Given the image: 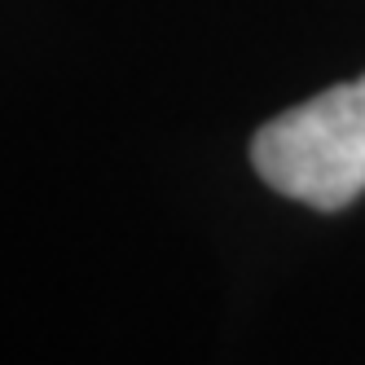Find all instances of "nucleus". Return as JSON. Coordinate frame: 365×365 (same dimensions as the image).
<instances>
[{"label": "nucleus", "instance_id": "nucleus-1", "mask_svg": "<svg viewBox=\"0 0 365 365\" xmlns=\"http://www.w3.org/2000/svg\"><path fill=\"white\" fill-rule=\"evenodd\" d=\"M264 185L317 212H344L365 194V75L282 110L251 141Z\"/></svg>", "mask_w": 365, "mask_h": 365}]
</instances>
